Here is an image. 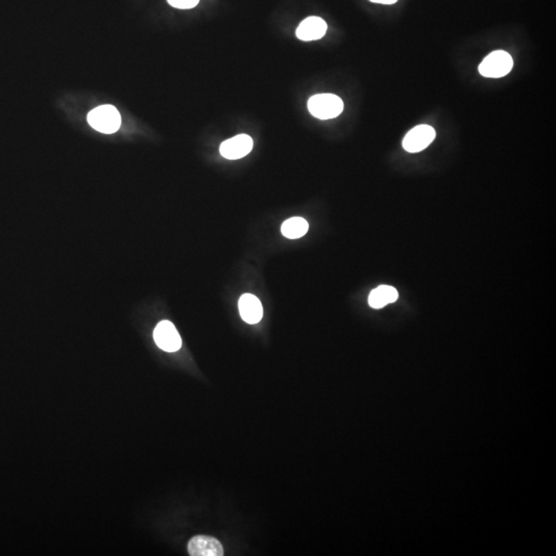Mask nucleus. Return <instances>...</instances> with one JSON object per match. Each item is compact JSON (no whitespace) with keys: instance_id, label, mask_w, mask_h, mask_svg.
I'll use <instances>...</instances> for the list:
<instances>
[{"instance_id":"nucleus-4","label":"nucleus","mask_w":556,"mask_h":556,"mask_svg":"<svg viewBox=\"0 0 556 556\" xmlns=\"http://www.w3.org/2000/svg\"><path fill=\"white\" fill-rule=\"evenodd\" d=\"M153 339L160 348L167 353H175L182 348V338L177 328L169 320H162L153 331Z\"/></svg>"},{"instance_id":"nucleus-9","label":"nucleus","mask_w":556,"mask_h":556,"mask_svg":"<svg viewBox=\"0 0 556 556\" xmlns=\"http://www.w3.org/2000/svg\"><path fill=\"white\" fill-rule=\"evenodd\" d=\"M238 306L241 319L248 324H258L263 317V306L255 295L244 293L240 298Z\"/></svg>"},{"instance_id":"nucleus-12","label":"nucleus","mask_w":556,"mask_h":556,"mask_svg":"<svg viewBox=\"0 0 556 556\" xmlns=\"http://www.w3.org/2000/svg\"><path fill=\"white\" fill-rule=\"evenodd\" d=\"M167 1L173 8H181V10L195 8L199 4V0H167Z\"/></svg>"},{"instance_id":"nucleus-1","label":"nucleus","mask_w":556,"mask_h":556,"mask_svg":"<svg viewBox=\"0 0 556 556\" xmlns=\"http://www.w3.org/2000/svg\"><path fill=\"white\" fill-rule=\"evenodd\" d=\"M88 123L99 132L113 134L121 127V115L115 106L106 104L89 113Z\"/></svg>"},{"instance_id":"nucleus-5","label":"nucleus","mask_w":556,"mask_h":556,"mask_svg":"<svg viewBox=\"0 0 556 556\" xmlns=\"http://www.w3.org/2000/svg\"><path fill=\"white\" fill-rule=\"evenodd\" d=\"M436 131L433 127L419 125L411 129L403 139V148L408 153H419L426 150L434 141Z\"/></svg>"},{"instance_id":"nucleus-2","label":"nucleus","mask_w":556,"mask_h":556,"mask_svg":"<svg viewBox=\"0 0 556 556\" xmlns=\"http://www.w3.org/2000/svg\"><path fill=\"white\" fill-rule=\"evenodd\" d=\"M341 98L334 94H317L309 99L308 110L313 117L320 120L337 118L343 111Z\"/></svg>"},{"instance_id":"nucleus-8","label":"nucleus","mask_w":556,"mask_h":556,"mask_svg":"<svg viewBox=\"0 0 556 556\" xmlns=\"http://www.w3.org/2000/svg\"><path fill=\"white\" fill-rule=\"evenodd\" d=\"M326 22L320 17H309L301 22L296 31L298 39L304 42L317 41L326 34Z\"/></svg>"},{"instance_id":"nucleus-13","label":"nucleus","mask_w":556,"mask_h":556,"mask_svg":"<svg viewBox=\"0 0 556 556\" xmlns=\"http://www.w3.org/2000/svg\"><path fill=\"white\" fill-rule=\"evenodd\" d=\"M371 2H374V4H393L398 1V0H370Z\"/></svg>"},{"instance_id":"nucleus-3","label":"nucleus","mask_w":556,"mask_h":556,"mask_svg":"<svg viewBox=\"0 0 556 556\" xmlns=\"http://www.w3.org/2000/svg\"><path fill=\"white\" fill-rule=\"evenodd\" d=\"M513 68V59L505 51H495L486 56L479 65L480 75L491 79H499L508 75Z\"/></svg>"},{"instance_id":"nucleus-7","label":"nucleus","mask_w":556,"mask_h":556,"mask_svg":"<svg viewBox=\"0 0 556 556\" xmlns=\"http://www.w3.org/2000/svg\"><path fill=\"white\" fill-rule=\"evenodd\" d=\"M191 556H222L224 548L219 540L209 536H196L188 544Z\"/></svg>"},{"instance_id":"nucleus-10","label":"nucleus","mask_w":556,"mask_h":556,"mask_svg":"<svg viewBox=\"0 0 556 556\" xmlns=\"http://www.w3.org/2000/svg\"><path fill=\"white\" fill-rule=\"evenodd\" d=\"M399 293L393 286H380L374 289L369 295V305L372 308L380 309L397 301Z\"/></svg>"},{"instance_id":"nucleus-11","label":"nucleus","mask_w":556,"mask_h":556,"mask_svg":"<svg viewBox=\"0 0 556 556\" xmlns=\"http://www.w3.org/2000/svg\"><path fill=\"white\" fill-rule=\"evenodd\" d=\"M309 225L303 217H292L282 224V233L284 237L298 239L303 237L308 231Z\"/></svg>"},{"instance_id":"nucleus-6","label":"nucleus","mask_w":556,"mask_h":556,"mask_svg":"<svg viewBox=\"0 0 556 556\" xmlns=\"http://www.w3.org/2000/svg\"><path fill=\"white\" fill-rule=\"evenodd\" d=\"M253 148V141L251 137L246 134H240L222 142L220 146V152L226 159L238 160L248 155Z\"/></svg>"}]
</instances>
